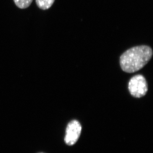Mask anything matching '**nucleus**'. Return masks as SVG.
I'll return each mask as SVG.
<instances>
[{"label":"nucleus","instance_id":"1","mask_svg":"<svg viewBox=\"0 0 153 153\" xmlns=\"http://www.w3.org/2000/svg\"><path fill=\"white\" fill-rule=\"evenodd\" d=\"M153 56L150 47L142 45L127 50L120 57L121 69L127 73H133L143 68Z\"/></svg>","mask_w":153,"mask_h":153},{"label":"nucleus","instance_id":"2","mask_svg":"<svg viewBox=\"0 0 153 153\" xmlns=\"http://www.w3.org/2000/svg\"><path fill=\"white\" fill-rule=\"evenodd\" d=\"M148 89L146 79L141 74L135 75L129 81V91L135 98H140L144 96L147 92Z\"/></svg>","mask_w":153,"mask_h":153},{"label":"nucleus","instance_id":"4","mask_svg":"<svg viewBox=\"0 0 153 153\" xmlns=\"http://www.w3.org/2000/svg\"><path fill=\"white\" fill-rule=\"evenodd\" d=\"M55 0H36V3L38 7L43 10H46L50 9L53 4Z\"/></svg>","mask_w":153,"mask_h":153},{"label":"nucleus","instance_id":"6","mask_svg":"<svg viewBox=\"0 0 153 153\" xmlns=\"http://www.w3.org/2000/svg\"><path fill=\"white\" fill-rule=\"evenodd\" d=\"M42 153V152H41V153Z\"/></svg>","mask_w":153,"mask_h":153},{"label":"nucleus","instance_id":"3","mask_svg":"<svg viewBox=\"0 0 153 153\" xmlns=\"http://www.w3.org/2000/svg\"><path fill=\"white\" fill-rule=\"evenodd\" d=\"M82 126L77 120H72L68 123L66 128V134L65 137V144L72 146L76 143L81 134Z\"/></svg>","mask_w":153,"mask_h":153},{"label":"nucleus","instance_id":"5","mask_svg":"<svg viewBox=\"0 0 153 153\" xmlns=\"http://www.w3.org/2000/svg\"><path fill=\"white\" fill-rule=\"evenodd\" d=\"M17 7L21 9H25L29 7L33 0H13Z\"/></svg>","mask_w":153,"mask_h":153}]
</instances>
